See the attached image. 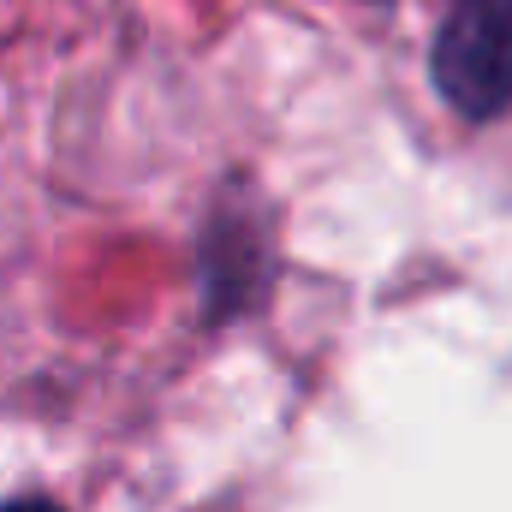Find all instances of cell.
Listing matches in <instances>:
<instances>
[{
	"label": "cell",
	"instance_id": "6da1fadb",
	"mask_svg": "<svg viewBox=\"0 0 512 512\" xmlns=\"http://www.w3.org/2000/svg\"><path fill=\"white\" fill-rule=\"evenodd\" d=\"M435 84L465 120L512 108V0H447L435 30Z\"/></svg>",
	"mask_w": 512,
	"mask_h": 512
},
{
	"label": "cell",
	"instance_id": "7a4b0ae2",
	"mask_svg": "<svg viewBox=\"0 0 512 512\" xmlns=\"http://www.w3.org/2000/svg\"><path fill=\"white\" fill-rule=\"evenodd\" d=\"M0 512H60L54 501H6Z\"/></svg>",
	"mask_w": 512,
	"mask_h": 512
}]
</instances>
